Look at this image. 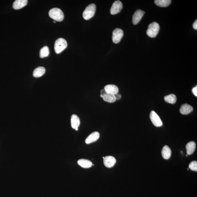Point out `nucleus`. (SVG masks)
<instances>
[{"instance_id":"20e7f679","label":"nucleus","mask_w":197,"mask_h":197,"mask_svg":"<svg viewBox=\"0 0 197 197\" xmlns=\"http://www.w3.org/2000/svg\"><path fill=\"white\" fill-rule=\"evenodd\" d=\"M67 42L64 39L59 38L55 41V50L57 54H59L67 48Z\"/></svg>"},{"instance_id":"b1692460","label":"nucleus","mask_w":197,"mask_h":197,"mask_svg":"<svg viewBox=\"0 0 197 197\" xmlns=\"http://www.w3.org/2000/svg\"><path fill=\"white\" fill-rule=\"evenodd\" d=\"M115 97L116 100H119V99H120L122 97V96L120 94L118 93H117V94L114 95Z\"/></svg>"},{"instance_id":"6ab92c4d","label":"nucleus","mask_w":197,"mask_h":197,"mask_svg":"<svg viewBox=\"0 0 197 197\" xmlns=\"http://www.w3.org/2000/svg\"><path fill=\"white\" fill-rule=\"evenodd\" d=\"M102 98L104 101L110 103L115 102L116 100L115 95L109 93H106L103 95Z\"/></svg>"},{"instance_id":"7ed1b4c3","label":"nucleus","mask_w":197,"mask_h":197,"mask_svg":"<svg viewBox=\"0 0 197 197\" xmlns=\"http://www.w3.org/2000/svg\"><path fill=\"white\" fill-rule=\"evenodd\" d=\"M96 6L94 4H89L84 11L82 16L84 19L88 20L91 19L95 15Z\"/></svg>"},{"instance_id":"f257e3e1","label":"nucleus","mask_w":197,"mask_h":197,"mask_svg":"<svg viewBox=\"0 0 197 197\" xmlns=\"http://www.w3.org/2000/svg\"><path fill=\"white\" fill-rule=\"evenodd\" d=\"M49 15L50 18L57 21L61 22L64 19V14L63 12L59 8H52L49 12Z\"/></svg>"},{"instance_id":"2eb2a0df","label":"nucleus","mask_w":197,"mask_h":197,"mask_svg":"<svg viewBox=\"0 0 197 197\" xmlns=\"http://www.w3.org/2000/svg\"><path fill=\"white\" fill-rule=\"evenodd\" d=\"M172 151L171 149L167 145H165L162 150L161 154L163 157L164 159L168 160L170 159L171 156Z\"/></svg>"},{"instance_id":"9d476101","label":"nucleus","mask_w":197,"mask_h":197,"mask_svg":"<svg viewBox=\"0 0 197 197\" xmlns=\"http://www.w3.org/2000/svg\"><path fill=\"white\" fill-rule=\"evenodd\" d=\"M100 137V134L97 131H95L92 133L85 140V142L87 144H90L91 143L95 142L99 139Z\"/></svg>"},{"instance_id":"aec40b11","label":"nucleus","mask_w":197,"mask_h":197,"mask_svg":"<svg viewBox=\"0 0 197 197\" xmlns=\"http://www.w3.org/2000/svg\"><path fill=\"white\" fill-rule=\"evenodd\" d=\"M171 0H156L154 3L156 5L161 7H166L171 4Z\"/></svg>"},{"instance_id":"39448f33","label":"nucleus","mask_w":197,"mask_h":197,"mask_svg":"<svg viewBox=\"0 0 197 197\" xmlns=\"http://www.w3.org/2000/svg\"><path fill=\"white\" fill-rule=\"evenodd\" d=\"M123 36L124 32L122 30L119 28H115L112 32L113 42L115 43H119Z\"/></svg>"},{"instance_id":"423d86ee","label":"nucleus","mask_w":197,"mask_h":197,"mask_svg":"<svg viewBox=\"0 0 197 197\" xmlns=\"http://www.w3.org/2000/svg\"><path fill=\"white\" fill-rule=\"evenodd\" d=\"M150 118L153 124L156 127H161L163 124L159 115L154 111H152L150 114Z\"/></svg>"},{"instance_id":"4be33fe9","label":"nucleus","mask_w":197,"mask_h":197,"mask_svg":"<svg viewBox=\"0 0 197 197\" xmlns=\"http://www.w3.org/2000/svg\"><path fill=\"white\" fill-rule=\"evenodd\" d=\"M49 54V49L47 46H45L42 48L40 51V56L41 58L48 57Z\"/></svg>"},{"instance_id":"ddd939ff","label":"nucleus","mask_w":197,"mask_h":197,"mask_svg":"<svg viewBox=\"0 0 197 197\" xmlns=\"http://www.w3.org/2000/svg\"><path fill=\"white\" fill-rule=\"evenodd\" d=\"M193 108L188 104H183L181 106L180 111L181 114L183 115H187L193 112Z\"/></svg>"},{"instance_id":"dca6fc26","label":"nucleus","mask_w":197,"mask_h":197,"mask_svg":"<svg viewBox=\"0 0 197 197\" xmlns=\"http://www.w3.org/2000/svg\"><path fill=\"white\" fill-rule=\"evenodd\" d=\"M196 148V144L193 141H191L188 143L186 146L187 154L189 155L193 154L194 153Z\"/></svg>"},{"instance_id":"c85d7f7f","label":"nucleus","mask_w":197,"mask_h":197,"mask_svg":"<svg viewBox=\"0 0 197 197\" xmlns=\"http://www.w3.org/2000/svg\"><path fill=\"white\" fill-rule=\"evenodd\" d=\"M186 156L187 157L188 156V155H186Z\"/></svg>"},{"instance_id":"393cba45","label":"nucleus","mask_w":197,"mask_h":197,"mask_svg":"<svg viewBox=\"0 0 197 197\" xmlns=\"http://www.w3.org/2000/svg\"><path fill=\"white\" fill-rule=\"evenodd\" d=\"M193 93L194 94L195 96L197 97V87H195L193 89Z\"/></svg>"},{"instance_id":"412c9836","label":"nucleus","mask_w":197,"mask_h":197,"mask_svg":"<svg viewBox=\"0 0 197 197\" xmlns=\"http://www.w3.org/2000/svg\"><path fill=\"white\" fill-rule=\"evenodd\" d=\"M164 100L166 102L170 104H175L176 102V96L173 94L166 96L164 97Z\"/></svg>"},{"instance_id":"c756f323","label":"nucleus","mask_w":197,"mask_h":197,"mask_svg":"<svg viewBox=\"0 0 197 197\" xmlns=\"http://www.w3.org/2000/svg\"><path fill=\"white\" fill-rule=\"evenodd\" d=\"M104 157H103V159H104Z\"/></svg>"},{"instance_id":"5701e85b","label":"nucleus","mask_w":197,"mask_h":197,"mask_svg":"<svg viewBox=\"0 0 197 197\" xmlns=\"http://www.w3.org/2000/svg\"><path fill=\"white\" fill-rule=\"evenodd\" d=\"M190 169L192 171H197V162L196 161H193L190 163L189 166Z\"/></svg>"},{"instance_id":"bb28decb","label":"nucleus","mask_w":197,"mask_h":197,"mask_svg":"<svg viewBox=\"0 0 197 197\" xmlns=\"http://www.w3.org/2000/svg\"><path fill=\"white\" fill-rule=\"evenodd\" d=\"M106 93H107V92H106V91L104 89H102V90L100 91L101 95H103Z\"/></svg>"},{"instance_id":"1a4fd4ad","label":"nucleus","mask_w":197,"mask_h":197,"mask_svg":"<svg viewBox=\"0 0 197 197\" xmlns=\"http://www.w3.org/2000/svg\"><path fill=\"white\" fill-rule=\"evenodd\" d=\"M104 164L106 167L111 168L113 167L116 163L115 158L112 156H107L104 157Z\"/></svg>"},{"instance_id":"f3484780","label":"nucleus","mask_w":197,"mask_h":197,"mask_svg":"<svg viewBox=\"0 0 197 197\" xmlns=\"http://www.w3.org/2000/svg\"><path fill=\"white\" fill-rule=\"evenodd\" d=\"M77 163L80 166L85 168H90L92 166V163L91 161L85 159L79 160L77 161Z\"/></svg>"},{"instance_id":"a878e982","label":"nucleus","mask_w":197,"mask_h":197,"mask_svg":"<svg viewBox=\"0 0 197 197\" xmlns=\"http://www.w3.org/2000/svg\"><path fill=\"white\" fill-rule=\"evenodd\" d=\"M193 28H194L195 29V30L197 29V19L194 22V23H193Z\"/></svg>"},{"instance_id":"9b49d317","label":"nucleus","mask_w":197,"mask_h":197,"mask_svg":"<svg viewBox=\"0 0 197 197\" xmlns=\"http://www.w3.org/2000/svg\"><path fill=\"white\" fill-rule=\"evenodd\" d=\"M80 123V119L78 116L75 114L72 115L71 118V124L72 128L75 129L76 130H78Z\"/></svg>"},{"instance_id":"f03ea898","label":"nucleus","mask_w":197,"mask_h":197,"mask_svg":"<svg viewBox=\"0 0 197 197\" xmlns=\"http://www.w3.org/2000/svg\"><path fill=\"white\" fill-rule=\"evenodd\" d=\"M160 30V26L156 22H153L148 26L146 31L148 36L151 38H154L157 36Z\"/></svg>"},{"instance_id":"cd10ccee","label":"nucleus","mask_w":197,"mask_h":197,"mask_svg":"<svg viewBox=\"0 0 197 197\" xmlns=\"http://www.w3.org/2000/svg\"><path fill=\"white\" fill-rule=\"evenodd\" d=\"M53 22L54 23H55V21H53Z\"/></svg>"},{"instance_id":"f8f14e48","label":"nucleus","mask_w":197,"mask_h":197,"mask_svg":"<svg viewBox=\"0 0 197 197\" xmlns=\"http://www.w3.org/2000/svg\"><path fill=\"white\" fill-rule=\"evenodd\" d=\"M104 89L107 93L114 95L118 93L119 92V89L117 86L113 85H107L104 87Z\"/></svg>"},{"instance_id":"6e6552de","label":"nucleus","mask_w":197,"mask_h":197,"mask_svg":"<svg viewBox=\"0 0 197 197\" xmlns=\"http://www.w3.org/2000/svg\"><path fill=\"white\" fill-rule=\"evenodd\" d=\"M145 13V12L141 10H138L134 13L133 16L132 22L133 24L134 25L138 24L140 20L144 14Z\"/></svg>"},{"instance_id":"4468645a","label":"nucleus","mask_w":197,"mask_h":197,"mask_svg":"<svg viewBox=\"0 0 197 197\" xmlns=\"http://www.w3.org/2000/svg\"><path fill=\"white\" fill-rule=\"evenodd\" d=\"M27 0H16L13 3V8L15 10L21 9L27 4Z\"/></svg>"},{"instance_id":"0eeeda50","label":"nucleus","mask_w":197,"mask_h":197,"mask_svg":"<svg viewBox=\"0 0 197 197\" xmlns=\"http://www.w3.org/2000/svg\"><path fill=\"white\" fill-rule=\"evenodd\" d=\"M123 8V5L120 1H117L114 2L112 5L110 10L111 14L115 15L120 12Z\"/></svg>"},{"instance_id":"a211bd4d","label":"nucleus","mask_w":197,"mask_h":197,"mask_svg":"<svg viewBox=\"0 0 197 197\" xmlns=\"http://www.w3.org/2000/svg\"><path fill=\"white\" fill-rule=\"evenodd\" d=\"M46 70L43 67H39L35 69L33 72V76L35 77H39L45 73Z\"/></svg>"}]
</instances>
